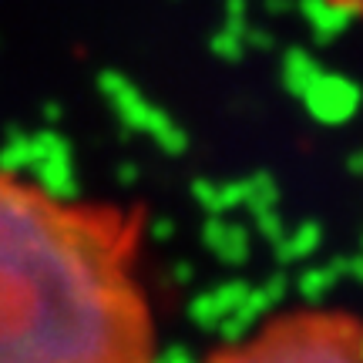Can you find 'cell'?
Returning a JSON list of instances; mask_svg holds the SVG:
<instances>
[{
	"instance_id": "3",
	"label": "cell",
	"mask_w": 363,
	"mask_h": 363,
	"mask_svg": "<svg viewBox=\"0 0 363 363\" xmlns=\"http://www.w3.org/2000/svg\"><path fill=\"white\" fill-rule=\"evenodd\" d=\"M330 4H333L340 13H347L350 21H357V24L363 27V0H330Z\"/></svg>"
},
{
	"instance_id": "1",
	"label": "cell",
	"mask_w": 363,
	"mask_h": 363,
	"mask_svg": "<svg viewBox=\"0 0 363 363\" xmlns=\"http://www.w3.org/2000/svg\"><path fill=\"white\" fill-rule=\"evenodd\" d=\"M0 363H158L138 222L0 165Z\"/></svg>"
},
{
	"instance_id": "2",
	"label": "cell",
	"mask_w": 363,
	"mask_h": 363,
	"mask_svg": "<svg viewBox=\"0 0 363 363\" xmlns=\"http://www.w3.org/2000/svg\"><path fill=\"white\" fill-rule=\"evenodd\" d=\"M206 363H363V320L333 306L283 310Z\"/></svg>"
}]
</instances>
